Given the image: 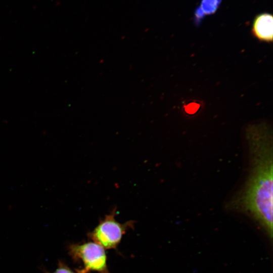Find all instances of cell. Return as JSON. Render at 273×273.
I'll list each match as a JSON object with an SVG mask.
<instances>
[{
	"instance_id": "obj_1",
	"label": "cell",
	"mask_w": 273,
	"mask_h": 273,
	"mask_svg": "<svg viewBox=\"0 0 273 273\" xmlns=\"http://www.w3.org/2000/svg\"><path fill=\"white\" fill-rule=\"evenodd\" d=\"M248 157L247 177L225 208L251 216L272 236L273 144L264 124L252 125L246 132Z\"/></svg>"
},
{
	"instance_id": "obj_2",
	"label": "cell",
	"mask_w": 273,
	"mask_h": 273,
	"mask_svg": "<svg viewBox=\"0 0 273 273\" xmlns=\"http://www.w3.org/2000/svg\"><path fill=\"white\" fill-rule=\"evenodd\" d=\"M116 209L101 219L98 225L87 234L88 238L105 249H115L127 231L133 228L134 221L119 222L115 219Z\"/></svg>"
},
{
	"instance_id": "obj_3",
	"label": "cell",
	"mask_w": 273,
	"mask_h": 273,
	"mask_svg": "<svg viewBox=\"0 0 273 273\" xmlns=\"http://www.w3.org/2000/svg\"><path fill=\"white\" fill-rule=\"evenodd\" d=\"M69 253L74 260L82 263V269L87 273L90 271L109 273L105 249L95 242L71 244Z\"/></svg>"
},
{
	"instance_id": "obj_4",
	"label": "cell",
	"mask_w": 273,
	"mask_h": 273,
	"mask_svg": "<svg viewBox=\"0 0 273 273\" xmlns=\"http://www.w3.org/2000/svg\"><path fill=\"white\" fill-rule=\"evenodd\" d=\"M252 34L261 41L272 42L273 37V17L271 14L262 13L254 18Z\"/></svg>"
},
{
	"instance_id": "obj_5",
	"label": "cell",
	"mask_w": 273,
	"mask_h": 273,
	"mask_svg": "<svg viewBox=\"0 0 273 273\" xmlns=\"http://www.w3.org/2000/svg\"><path fill=\"white\" fill-rule=\"evenodd\" d=\"M222 0H201L197 7L204 17L214 14L220 6Z\"/></svg>"
},
{
	"instance_id": "obj_6",
	"label": "cell",
	"mask_w": 273,
	"mask_h": 273,
	"mask_svg": "<svg viewBox=\"0 0 273 273\" xmlns=\"http://www.w3.org/2000/svg\"><path fill=\"white\" fill-rule=\"evenodd\" d=\"M50 273V272H48ZM52 273H87L83 269L76 270V271H73L65 264L61 261L59 262L58 266L57 269Z\"/></svg>"
},
{
	"instance_id": "obj_7",
	"label": "cell",
	"mask_w": 273,
	"mask_h": 273,
	"mask_svg": "<svg viewBox=\"0 0 273 273\" xmlns=\"http://www.w3.org/2000/svg\"><path fill=\"white\" fill-rule=\"evenodd\" d=\"M199 108V106L197 107V104L193 103L188 105L186 108V112L190 114H193Z\"/></svg>"
}]
</instances>
